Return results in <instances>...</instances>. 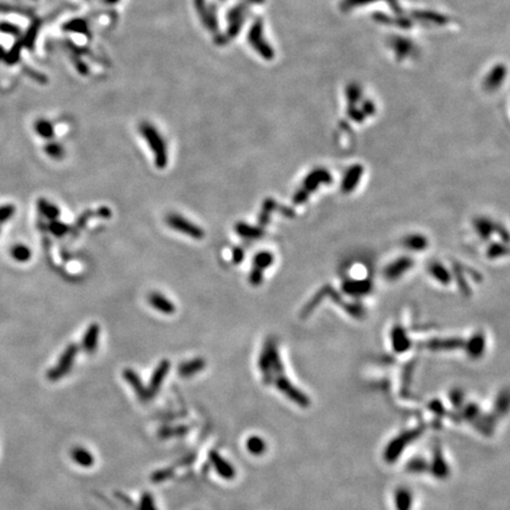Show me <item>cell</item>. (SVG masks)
Returning <instances> with one entry per match:
<instances>
[{
    "mask_svg": "<svg viewBox=\"0 0 510 510\" xmlns=\"http://www.w3.org/2000/svg\"><path fill=\"white\" fill-rule=\"evenodd\" d=\"M140 131L144 139H146L149 147L154 151L156 167L159 169L165 168L167 163H168V154H167L165 140L162 139V136L159 135L157 130L149 124V123H142L140 126Z\"/></svg>",
    "mask_w": 510,
    "mask_h": 510,
    "instance_id": "obj_1",
    "label": "cell"
},
{
    "mask_svg": "<svg viewBox=\"0 0 510 510\" xmlns=\"http://www.w3.org/2000/svg\"><path fill=\"white\" fill-rule=\"evenodd\" d=\"M166 222L170 228H173L177 232H180L182 234H185V235L193 237V239L201 240L204 237V230L201 228L200 226L195 225L189 220L184 219L180 214H169L167 215Z\"/></svg>",
    "mask_w": 510,
    "mask_h": 510,
    "instance_id": "obj_2",
    "label": "cell"
},
{
    "mask_svg": "<svg viewBox=\"0 0 510 510\" xmlns=\"http://www.w3.org/2000/svg\"><path fill=\"white\" fill-rule=\"evenodd\" d=\"M78 350H79V347H78L76 344L69 345L68 347L65 348V351L63 352L61 358H59L58 364L56 365L55 367H52L49 371V373H47V378H49L50 381L52 382L59 381L63 375H65L70 370H71L74 358H76L78 353Z\"/></svg>",
    "mask_w": 510,
    "mask_h": 510,
    "instance_id": "obj_3",
    "label": "cell"
},
{
    "mask_svg": "<svg viewBox=\"0 0 510 510\" xmlns=\"http://www.w3.org/2000/svg\"><path fill=\"white\" fill-rule=\"evenodd\" d=\"M169 368H170V363L168 360H162V362L158 364V366L156 367V370L151 375L150 385H149L148 388L149 396H152V394L157 392L159 386H161L163 381H165L167 373H168Z\"/></svg>",
    "mask_w": 510,
    "mask_h": 510,
    "instance_id": "obj_4",
    "label": "cell"
},
{
    "mask_svg": "<svg viewBox=\"0 0 510 510\" xmlns=\"http://www.w3.org/2000/svg\"><path fill=\"white\" fill-rule=\"evenodd\" d=\"M148 301L155 310L159 311L163 314H173L175 310H176L175 305L171 303L168 298H166L157 292H152L149 294Z\"/></svg>",
    "mask_w": 510,
    "mask_h": 510,
    "instance_id": "obj_5",
    "label": "cell"
},
{
    "mask_svg": "<svg viewBox=\"0 0 510 510\" xmlns=\"http://www.w3.org/2000/svg\"><path fill=\"white\" fill-rule=\"evenodd\" d=\"M99 326L97 324H92L88 327V330L85 331L83 341H82V346H83L84 351L87 353H94L97 348L98 345V339H99Z\"/></svg>",
    "mask_w": 510,
    "mask_h": 510,
    "instance_id": "obj_6",
    "label": "cell"
},
{
    "mask_svg": "<svg viewBox=\"0 0 510 510\" xmlns=\"http://www.w3.org/2000/svg\"><path fill=\"white\" fill-rule=\"evenodd\" d=\"M124 378H125V381L129 383L130 385L132 386L133 390H135V392L137 393V396L140 397V399H142V400H146L147 398H149L150 396H149V392H148V389H146L143 386L142 384V382H141V379L139 377V374L136 373L135 371H132V370H125L124 371Z\"/></svg>",
    "mask_w": 510,
    "mask_h": 510,
    "instance_id": "obj_7",
    "label": "cell"
},
{
    "mask_svg": "<svg viewBox=\"0 0 510 510\" xmlns=\"http://www.w3.org/2000/svg\"><path fill=\"white\" fill-rule=\"evenodd\" d=\"M37 207H38L40 214H42L44 218L51 220V221L57 220L59 218V215H61L59 208L56 206V204L51 203L50 201L43 199V197L37 201Z\"/></svg>",
    "mask_w": 510,
    "mask_h": 510,
    "instance_id": "obj_8",
    "label": "cell"
},
{
    "mask_svg": "<svg viewBox=\"0 0 510 510\" xmlns=\"http://www.w3.org/2000/svg\"><path fill=\"white\" fill-rule=\"evenodd\" d=\"M411 265H412V261L409 259H400L396 262L391 263L388 270H386V273H385L386 278L392 279V280L399 278L401 273H403L404 271H408L409 268L411 267Z\"/></svg>",
    "mask_w": 510,
    "mask_h": 510,
    "instance_id": "obj_9",
    "label": "cell"
},
{
    "mask_svg": "<svg viewBox=\"0 0 510 510\" xmlns=\"http://www.w3.org/2000/svg\"><path fill=\"white\" fill-rule=\"evenodd\" d=\"M204 366H206V362L202 358H196L194 360H191V362H185L180 365L178 373L183 375V377H188V375H193L197 373L199 371L203 370Z\"/></svg>",
    "mask_w": 510,
    "mask_h": 510,
    "instance_id": "obj_10",
    "label": "cell"
},
{
    "mask_svg": "<svg viewBox=\"0 0 510 510\" xmlns=\"http://www.w3.org/2000/svg\"><path fill=\"white\" fill-rule=\"evenodd\" d=\"M235 230L240 236L245 237V239H259V237H261L263 234L262 229L258 228V227L249 226L245 222L236 223Z\"/></svg>",
    "mask_w": 510,
    "mask_h": 510,
    "instance_id": "obj_11",
    "label": "cell"
},
{
    "mask_svg": "<svg viewBox=\"0 0 510 510\" xmlns=\"http://www.w3.org/2000/svg\"><path fill=\"white\" fill-rule=\"evenodd\" d=\"M210 459H211V462H213L214 467H215V469H217V471L219 472L220 476H222V477H225V478H232L234 476L233 468L230 467V465L227 463L225 460H222L221 457L218 455V453H211Z\"/></svg>",
    "mask_w": 510,
    "mask_h": 510,
    "instance_id": "obj_12",
    "label": "cell"
},
{
    "mask_svg": "<svg viewBox=\"0 0 510 510\" xmlns=\"http://www.w3.org/2000/svg\"><path fill=\"white\" fill-rule=\"evenodd\" d=\"M11 256L18 262H26L31 259L32 252L28 246L25 245H16L11 249Z\"/></svg>",
    "mask_w": 510,
    "mask_h": 510,
    "instance_id": "obj_13",
    "label": "cell"
},
{
    "mask_svg": "<svg viewBox=\"0 0 510 510\" xmlns=\"http://www.w3.org/2000/svg\"><path fill=\"white\" fill-rule=\"evenodd\" d=\"M72 459L74 462H77V464L82 465V467H90L94 463V457L90 455V452L87 451L85 449L77 448L72 450L71 453Z\"/></svg>",
    "mask_w": 510,
    "mask_h": 510,
    "instance_id": "obj_14",
    "label": "cell"
},
{
    "mask_svg": "<svg viewBox=\"0 0 510 510\" xmlns=\"http://www.w3.org/2000/svg\"><path fill=\"white\" fill-rule=\"evenodd\" d=\"M273 255L270 252H260L255 255L254 258V267L259 268V270H266V268L270 267L272 263H273Z\"/></svg>",
    "mask_w": 510,
    "mask_h": 510,
    "instance_id": "obj_15",
    "label": "cell"
},
{
    "mask_svg": "<svg viewBox=\"0 0 510 510\" xmlns=\"http://www.w3.org/2000/svg\"><path fill=\"white\" fill-rule=\"evenodd\" d=\"M36 132L38 133L39 136H42L43 139H51L53 136V126H52L51 123L49 121L45 120H39L36 122L35 124Z\"/></svg>",
    "mask_w": 510,
    "mask_h": 510,
    "instance_id": "obj_16",
    "label": "cell"
},
{
    "mask_svg": "<svg viewBox=\"0 0 510 510\" xmlns=\"http://www.w3.org/2000/svg\"><path fill=\"white\" fill-rule=\"evenodd\" d=\"M49 230H50V232L52 234H53L55 236L62 237V236H64L65 234L69 232V230H70V226H68L64 222L58 221V220H53V221L50 222Z\"/></svg>",
    "mask_w": 510,
    "mask_h": 510,
    "instance_id": "obj_17",
    "label": "cell"
},
{
    "mask_svg": "<svg viewBox=\"0 0 510 510\" xmlns=\"http://www.w3.org/2000/svg\"><path fill=\"white\" fill-rule=\"evenodd\" d=\"M405 245L412 251H420L426 247V240L422 235H412L405 240Z\"/></svg>",
    "mask_w": 510,
    "mask_h": 510,
    "instance_id": "obj_18",
    "label": "cell"
},
{
    "mask_svg": "<svg viewBox=\"0 0 510 510\" xmlns=\"http://www.w3.org/2000/svg\"><path fill=\"white\" fill-rule=\"evenodd\" d=\"M14 214H16V207H14L13 204H4V206H0V225L12 219Z\"/></svg>",
    "mask_w": 510,
    "mask_h": 510,
    "instance_id": "obj_19",
    "label": "cell"
},
{
    "mask_svg": "<svg viewBox=\"0 0 510 510\" xmlns=\"http://www.w3.org/2000/svg\"><path fill=\"white\" fill-rule=\"evenodd\" d=\"M45 152L50 156V157L59 159L63 157V155H64V149H63L61 144L58 143H49L45 147Z\"/></svg>",
    "mask_w": 510,
    "mask_h": 510,
    "instance_id": "obj_20",
    "label": "cell"
},
{
    "mask_svg": "<svg viewBox=\"0 0 510 510\" xmlns=\"http://www.w3.org/2000/svg\"><path fill=\"white\" fill-rule=\"evenodd\" d=\"M431 274H433L436 279H438V280H441L442 282H448L450 280L448 272L445 271V268H443L441 266L434 265L431 267Z\"/></svg>",
    "mask_w": 510,
    "mask_h": 510,
    "instance_id": "obj_21",
    "label": "cell"
},
{
    "mask_svg": "<svg viewBox=\"0 0 510 510\" xmlns=\"http://www.w3.org/2000/svg\"><path fill=\"white\" fill-rule=\"evenodd\" d=\"M262 280H263L262 271L259 270V268H255V267L253 268L251 274H249V281H251V284L253 286H259V285H261Z\"/></svg>",
    "mask_w": 510,
    "mask_h": 510,
    "instance_id": "obj_22",
    "label": "cell"
},
{
    "mask_svg": "<svg viewBox=\"0 0 510 510\" xmlns=\"http://www.w3.org/2000/svg\"><path fill=\"white\" fill-rule=\"evenodd\" d=\"M248 449L251 450L252 452L259 453L263 449V444L259 438H252V439H249V442H248Z\"/></svg>",
    "mask_w": 510,
    "mask_h": 510,
    "instance_id": "obj_23",
    "label": "cell"
},
{
    "mask_svg": "<svg viewBox=\"0 0 510 510\" xmlns=\"http://www.w3.org/2000/svg\"><path fill=\"white\" fill-rule=\"evenodd\" d=\"M142 510H156L154 501H152V497H150V495L146 494L142 498Z\"/></svg>",
    "mask_w": 510,
    "mask_h": 510,
    "instance_id": "obj_24",
    "label": "cell"
},
{
    "mask_svg": "<svg viewBox=\"0 0 510 510\" xmlns=\"http://www.w3.org/2000/svg\"><path fill=\"white\" fill-rule=\"evenodd\" d=\"M92 217V211L90 210H88V211H85V213L82 215V217L77 220V223H76V227L78 229H82L83 227L87 225V222H88V220L90 219Z\"/></svg>",
    "mask_w": 510,
    "mask_h": 510,
    "instance_id": "obj_25",
    "label": "cell"
},
{
    "mask_svg": "<svg viewBox=\"0 0 510 510\" xmlns=\"http://www.w3.org/2000/svg\"><path fill=\"white\" fill-rule=\"evenodd\" d=\"M244 255H245V252H244L243 248H240V247L234 248L233 249V262L240 263L244 260Z\"/></svg>",
    "mask_w": 510,
    "mask_h": 510,
    "instance_id": "obj_26",
    "label": "cell"
},
{
    "mask_svg": "<svg viewBox=\"0 0 510 510\" xmlns=\"http://www.w3.org/2000/svg\"><path fill=\"white\" fill-rule=\"evenodd\" d=\"M98 217L103 219H109L111 217V210L108 207H100L97 211Z\"/></svg>",
    "mask_w": 510,
    "mask_h": 510,
    "instance_id": "obj_27",
    "label": "cell"
}]
</instances>
